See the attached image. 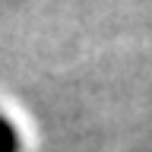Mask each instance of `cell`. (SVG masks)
<instances>
[{"mask_svg": "<svg viewBox=\"0 0 152 152\" xmlns=\"http://www.w3.org/2000/svg\"><path fill=\"white\" fill-rule=\"evenodd\" d=\"M13 142H16L13 140V130L0 121V152H13Z\"/></svg>", "mask_w": 152, "mask_h": 152, "instance_id": "obj_1", "label": "cell"}]
</instances>
